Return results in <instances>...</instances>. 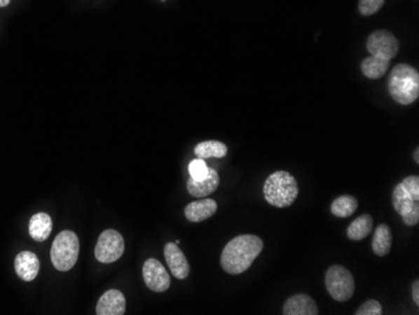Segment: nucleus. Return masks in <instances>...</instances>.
<instances>
[{"instance_id":"f257e3e1","label":"nucleus","mask_w":419,"mask_h":315,"mask_svg":"<svg viewBox=\"0 0 419 315\" xmlns=\"http://www.w3.org/2000/svg\"><path fill=\"white\" fill-rule=\"evenodd\" d=\"M263 241L256 235H240L226 244L221 254V267L231 275L244 273L261 254Z\"/></svg>"},{"instance_id":"f03ea898","label":"nucleus","mask_w":419,"mask_h":315,"mask_svg":"<svg viewBox=\"0 0 419 315\" xmlns=\"http://www.w3.org/2000/svg\"><path fill=\"white\" fill-rule=\"evenodd\" d=\"M388 92L397 104L409 106L419 97V73L407 63L397 64L388 78Z\"/></svg>"},{"instance_id":"7ed1b4c3","label":"nucleus","mask_w":419,"mask_h":315,"mask_svg":"<svg viewBox=\"0 0 419 315\" xmlns=\"http://www.w3.org/2000/svg\"><path fill=\"white\" fill-rule=\"evenodd\" d=\"M393 207L407 226L419 223V177L408 176L395 186L393 191Z\"/></svg>"},{"instance_id":"20e7f679","label":"nucleus","mask_w":419,"mask_h":315,"mask_svg":"<svg viewBox=\"0 0 419 315\" xmlns=\"http://www.w3.org/2000/svg\"><path fill=\"white\" fill-rule=\"evenodd\" d=\"M299 194L298 182L291 174L287 171H276L266 178L263 185V196L265 200L271 206H291Z\"/></svg>"},{"instance_id":"39448f33","label":"nucleus","mask_w":419,"mask_h":315,"mask_svg":"<svg viewBox=\"0 0 419 315\" xmlns=\"http://www.w3.org/2000/svg\"><path fill=\"white\" fill-rule=\"evenodd\" d=\"M79 240L73 231L64 230L54 239L50 259L60 272L71 270L78 260Z\"/></svg>"},{"instance_id":"423d86ee","label":"nucleus","mask_w":419,"mask_h":315,"mask_svg":"<svg viewBox=\"0 0 419 315\" xmlns=\"http://www.w3.org/2000/svg\"><path fill=\"white\" fill-rule=\"evenodd\" d=\"M327 290L336 302H347L353 297L355 283L352 273L347 267L333 265L325 274Z\"/></svg>"},{"instance_id":"0eeeda50","label":"nucleus","mask_w":419,"mask_h":315,"mask_svg":"<svg viewBox=\"0 0 419 315\" xmlns=\"http://www.w3.org/2000/svg\"><path fill=\"white\" fill-rule=\"evenodd\" d=\"M125 251V241L118 231H103L98 237L95 255L97 260L103 264H111L121 259Z\"/></svg>"},{"instance_id":"6e6552de","label":"nucleus","mask_w":419,"mask_h":315,"mask_svg":"<svg viewBox=\"0 0 419 315\" xmlns=\"http://www.w3.org/2000/svg\"><path fill=\"white\" fill-rule=\"evenodd\" d=\"M366 49L371 55L385 61H392L399 52V42L390 31L379 29L373 31L366 39Z\"/></svg>"},{"instance_id":"1a4fd4ad","label":"nucleus","mask_w":419,"mask_h":315,"mask_svg":"<svg viewBox=\"0 0 419 315\" xmlns=\"http://www.w3.org/2000/svg\"><path fill=\"white\" fill-rule=\"evenodd\" d=\"M144 279L147 288L155 293L167 290L171 284L170 275L157 259H149L144 262Z\"/></svg>"},{"instance_id":"9d476101","label":"nucleus","mask_w":419,"mask_h":315,"mask_svg":"<svg viewBox=\"0 0 419 315\" xmlns=\"http://www.w3.org/2000/svg\"><path fill=\"white\" fill-rule=\"evenodd\" d=\"M171 274L177 279H185L190 274V264L177 244L167 243L163 248Z\"/></svg>"},{"instance_id":"9b49d317","label":"nucleus","mask_w":419,"mask_h":315,"mask_svg":"<svg viewBox=\"0 0 419 315\" xmlns=\"http://www.w3.org/2000/svg\"><path fill=\"white\" fill-rule=\"evenodd\" d=\"M126 312V299L120 290H108L103 294L97 304L98 315H123Z\"/></svg>"},{"instance_id":"f8f14e48","label":"nucleus","mask_w":419,"mask_h":315,"mask_svg":"<svg viewBox=\"0 0 419 315\" xmlns=\"http://www.w3.org/2000/svg\"><path fill=\"white\" fill-rule=\"evenodd\" d=\"M39 259L34 253L30 251H22L17 255L14 261L15 273L19 278L25 281H32L36 278L39 273Z\"/></svg>"},{"instance_id":"ddd939ff","label":"nucleus","mask_w":419,"mask_h":315,"mask_svg":"<svg viewBox=\"0 0 419 315\" xmlns=\"http://www.w3.org/2000/svg\"><path fill=\"white\" fill-rule=\"evenodd\" d=\"M284 315H317V304L306 294H296L289 298L282 308Z\"/></svg>"},{"instance_id":"4468645a","label":"nucleus","mask_w":419,"mask_h":315,"mask_svg":"<svg viewBox=\"0 0 419 315\" xmlns=\"http://www.w3.org/2000/svg\"><path fill=\"white\" fill-rule=\"evenodd\" d=\"M220 185V176L215 169H210L207 176L202 180H192L187 182V191L193 197H205L207 195L215 192L216 188Z\"/></svg>"},{"instance_id":"2eb2a0df","label":"nucleus","mask_w":419,"mask_h":315,"mask_svg":"<svg viewBox=\"0 0 419 315\" xmlns=\"http://www.w3.org/2000/svg\"><path fill=\"white\" fill-rule=\"evenodd\" d=\"M217 202L215 200L193 201L185 209V216L191 223H201L215 215Z\"/></svg>"},{"instance_id":"dca6fc26","label":"nucleus","mask_w":419,"mask_h":315,"mask_svg":"<svg viewBox=\"0 0 419 315\" xmlns=\"http://www.w3.org/2000/svg\"><path fill=\"white\" fill-rule=\"evenodd\" d=\"M53 229L52 218L48 214L39 212L33 215L29 221V235L36 241H44L48 239Z\"/></svg>"},{"instance_id":"f3484780","label":"nucleus","mask_w":419,"mask_h":315,"mask_svg":"<svg viewBox=\"0 0 419 315\" xmlns=\"http://www.w3.org/2000/svg\"><path fill=\"white\" fill-rule=\"evenodd\" d=\"M392 241H393V235L390 226L385 224L379 225L371 240V248L374 254L380 258L388 255L392 248Z\"/></svg>"},{"instance_id":"a211bd4d","label":"nucleus","mask_w":419,"mask_h":315,"mask_svg":"<svg viewBox=\"0 0 419 315\" xmlns=\"http://www.w3.org/2000/svg\"><path fill=\"white\" fill-rule=\"evenodd\" d=\"M390 62L382 59V58H378L376 55H369V57H366L364 61L362 62L360 69H362V72L366 76V78H382L390 69Z\"/></svg>"},{"instance_id":"6ab92c4d","label":"nucleus","mask_w":419,"mask_h":315,"mask_svg":"<svg viewBox=\"0 0 419 315\" xmlns=\"http://www.w3.org/2000/svg\"><path fill=\"white\" fill-rule=\"evenodd\" d=\"M373 229V218L369 214H364L355 218L352 224L348 226L347 235L353 241H360L366 239Z\"/></svg>"},{"instance_id":"aec40b11","label":"nucleus","mask_w":419,"mask_h":315,"mask_svg":"<svg viewBox=\"0 0 419 315\" xmlns=\"http://www.w3.org/2000/svg\"><path fill=\"white\" fill-rule=\"evenodd\" d=\"M195 155L198 158H222L228 155V146L220 141H205L195 147Z\"/></svg>"},{"instance_id":"412c9836","label":"nucleus","mask_w":419,"mask_h":315,"mask_svg":"<svg viewBox=\"0 0 419 315\" xmlns=\"http://www.w3.org/2000/svg\"><path fill=\"white\" fill-rule=\"evenodd\" d=\"M358 209V200L352 195H343L331 202L330 211L336 218H349Z\"/></svg>"},{"instance_id":"4be33fe9","label":"nucleus","mask_w":419,"mask_h":315,"mask_svg":"<svg viewBox=\"0 0 419 315\" xmlns=\"http://www.w3.org/2000/svg\"><path fill=\"white\" fill-rule=\"evenodd\" d=\"M188 172L192 180H202L209 174V167L202 158H198L191 161L188 166Z\"/></svg>"},{"instance_id":"5701e85b","label":"nucleus","mask_w":419,"mask_h":315,"mask_svg":"<svg viewBox=\"0 0 419 315\" xmlns=\"http://www.w3.org/2000/svg\"><path fill=\"white\" fill-rule=\"evenodd\" d=\"M385 0H359L358 10L362 15L369 17L376 13L379 12L384 6Z\"/></svg>"},{"instance_id":"b1692460","label":"nucleus","mask_w":419,"mask_h":315,"mask_svg":"<svg viewBox=\"0 0 419 315\" xmlns=\"http://www.w3.org/2000/svg\"><path fill=\"white\" fill-rule=\"evenodd\" d=\"M383 314V308L377 300H366V303L359 307L355 315H382Z\"/></svg>"},{"instance_id":"393cba45","label":"nucleus","mask_w":419,"mask_h":315,"mask_svg":"<svg viewBox=\"0 0 419 315\" xmlns=\"http://www.w3.org/2000/svg\"><path fill=\"white\" fill-rule=\"evenodd\" d=\"M412 297H413L414 303L419 305V280H415L412 284Z\"/></svg>"},{"instance_id":"a878e982","label":"nucleus","mask_w":419,"mask_h":315,"mask_svg":"<svg viewBox=\"0 0 419 315\" xmlns=\"http://www.w3.org/2000/svg\"><path fill=\"white\" fill-rule=\"evenodd\" d=\"M413 158H414V161H415V162H417V164H419V148H418V147H417V148H415V151H414Z\"/></svg>"},{"instance_id":"bb28decb","label":"nucleus","mask_w":419,"mask_h":315,"mask_svg":"<svg viewBox=\"0 0 419 315\" xmlns=\"http://www.w3.org/2000/svg\"><path fill=\"white\" fill-rule=\"evenodd\" d=\"M9 3H11V0H0V8L8 6Z\"/></svg>"}]
</instances>
